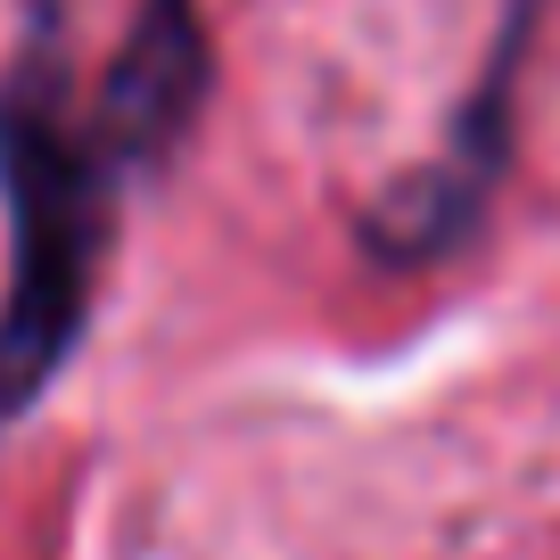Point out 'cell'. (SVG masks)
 Returning <instances> with one entry per match:
<instances>
[{
    "label": "cell",
    "instance_id": "obj_1",
    "mask_svg": "<svg viewBox=\"0 0 560 560\" xmlns=\"http://www.w3.org/2000/svg\"><path fill=\"white\" fill-rule=\"evenodd\" d=\"M140 182L132 149L74 91L58 9H42L0 67V207H9V289H0V429L25 420L74 363Z\"/></svg>",
    "mask_w": 560,
    "mask_h": 560
},
{
    "label": "cell",
    "instance_id": "obj_2",
    "mask_svg": "<svg viewBox=\"0 0 560 560\" xmlns=\"http://www.w3.org/2000/svg\"><path fill=\"white\" fill-rule=\"evenodd\" d=\"M552 0H503V25L487 42V67L462 91L454 124H445L438 158H420L404 182H387V198L363 214V256L387 272H420L445 264L478 223H487L494 190L511 174V140H520V83H527V50Z\"/></svg>",
    "mask_w": 560,
    "mask_h": 560
},
{
    "label": "cell",
    "instance_id": "obj_3",
    "mask_svg": "<svg viewBox=\"0 0 560 560\" xmlns=\"http://www.w3.org/2000/svg\"><path fill=\"white\" fill-rule=\"evenodd\" d=\"M207 91H214L207 9L198 0H140L124 42H116V58H107V74H100V91H91V107L132 149L140 174H158V165H174L182 140L198 132Z\"/></svg>",
    "mask_w": 560,
    "mask_h": 560
}]
</instances>
